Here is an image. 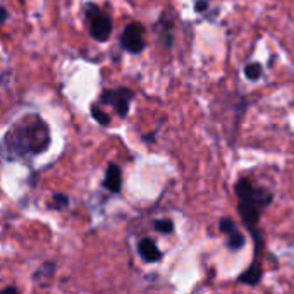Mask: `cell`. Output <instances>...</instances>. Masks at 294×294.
I'll list each match as a JSON object with an SVG mask.
<instances>
[{
	"mask_svg": "<svg viewBox=\"0 0 294 294\" xmlns=\"http://www.w3.org/2000/svg\"><path fill=\"white\" fill-rule=\"evenodd\" d=\"M4 144L14 155H38L50 144L48 127L38 116L26 117L19 124L12 126Z\"/></svg>",
	"mask_w": 294,
	"mask_h": 294,
	"instance_id": "1",
	"label": "cell"
},
{
	"mask_svg": "<svg viewBox=\"0 0 294 294\" xmlns=\"http://www.w3.org/2000/svg\"><path fill=\"white\" fill-rule=\"evenodd\" d=\"M86 18L89 21V33L96 41H107L112 33V21L104 11L89 4L86 9Z\"/></svg>",
	"mask_w": 294,
	"mask_h": 294,
	"instance_id": "2",
	"label": "cell"
},
{
	"mask_svg": "<svg viewBox=\"0 0 294 294\" xmlns=\"http://www.w3.org/2000/svg\"><path fill=\"white\" fill-rule=\"evenodd\" d=\"M133 96L134 93L129 88L121 86L116 89H105L104 95H102V102L107 105H112L119 117H126L129 114V105Z\"/></svg>",
	"mask_w": 294,
	"mask_h": 294,
	"instance_id": "3",
	"label": "cell"
},
{
	"mask_svg": "<svg viewBox=\"0 0 294 294\" xmlns=\"http://www.w3.org/2000/svg\"><path fill=\"white\" fill-rule=\"evenodd\" d=\"M144 29L141 24L131 23L127 24L124 33L121 36V46L129 54H139L144 48V38H143Z\"/></svg>",
	"mask_w": 294,
	"mask_h": 294,
	"instance_id": "4",
	"label": "cell"
},
{
	"mask_svg": "<svg viewBox=\"0 0 294 294\" xmlns=\"http://www.w3.org/2000/svg\"><path fill=\"white\" fill-rule=\"evenodd\" d=\"M242 222L246 224V227L251 229L258 224L260 220V207L253 202L251 198L248 200H239V207H237Z\"/></svg>",
	"mask_w": 294,
	"mask_h": 294,
	"instance_id": "5",
	"label": "cell"
},
{
	"mask_svg": "<svg viewBox=\"0 0 294 294\" xmlns=\"http://www.w3.org/2000/svg\"><path fill=\"white\" fill-rule=\"evenodd\" d=\"M138 253L146 263H155L162 258V251L159 250V246H157L152 239H148V237H144V239L139 241Z\"/></svg>",
	"mask_w": 294,
	"mask_h": 294,
	"instance_id": "6",
	"label": "cell"
},
{
	"mask_svg": "<svg viewBox=\"0 0 294 294\" xmlns=\"http://www.w3.org/2000/svg\"><path fill=\"white\" fill-rule=\"evenodd\" d=\"M104 186L107 187L109 191L112 193H119L122 187V172L119 169V165L116 164H109L107 172H105V179H104Z\"/></svg>",
	"mask_w": 294,
	"mask_h": 294,
	"instance_id": "7",
	"label": "cell"
},
{
	"mask_svg": "<svg viewBox=\"0 0 294 294\" xmlns=\"http://www.w3.org/2000/svg\"><path fill=\"white\" fill-rule=\"evenodd\" d=\"M262 275H263L262 267H260V263L255 262V263H251L244 272H242L237 280H239L241 284H246V285H257L260 280H262Z\"/></svg>",
	"mask_w": 294,
	"mask_h": 294,
	"instance_id": "8",
	"label": "cell"
},
{
	"mask_svg": "<svg viewBox=\"0 0 294 294\" xmlns=\"http://www.w3.org/2000/svg\"><path fill=\"white\" fill-rule=\"evenodd\" d=\"M236 194L239 200H248L251 198V194H253V189L255 187L251 186V182L248 181V179H239V181L236 182Z\"/></svg>",
	"mask_w": 294,
	"mask_h": 294,
	"instance_id": "9",
	"label": "cell"
},
{
	"mask_svg": "<svg viewBox=\"0 0 294 294\" xmlns=\"http://www.w3.org/2000/svg\"><path fill=\"white\" fill-rule=\"evenodd\" d=\"M227 246L232 251L241 250L242 246H244V236H242V234L237 231V229H234V231H231V232L227 234Z\"/></svg>",
	"mask_w": 294,
	"mask_h": 294,
	"instance_id": "10",
	"label": "cell"
},
{
	"mask_svg": "<svg viewBox=\"0 0 294 294\" xmlns=\"http://www.w3.org/2000/svg\"><path fill=\"white\" fill-rule=\"evenodd\" d=\"M244 74L248 79L257 81L260 79V76H262V66H260V64H248V66L244 67Z\"/></svg>",
	"mask_w": 294,
	"mask_h": 294,
	"instance_id": "11",
	"label": "cell"
},
{
	"mask_svg": "<svg viewBox=\"0 0 294 294\" xmlns=\"http://www.w3.org/2000/svg\"><path fill=\"white\" fill-rule=\"evenodd\" d=\"M155 229L159 232L162 234H170L174 231V222L172 220H169V219H159V220H155Z\"/></svg>",
	"mask_w": 294,
	"mask_h": 294,
	"instance_id": "12",
	"label": "cell"
},
{
	"mask_svg": "<svg viewBox=\"0 0 294 294\" xmlns=\"http://www.w3.org/2000/svg\"><path fill=\"white\" fill-rule=\"evenodd\" d=\"M91 116L95 117V121L98 122L100 126H109V122H110V117L107 116V114H104L100 109H96V107H91Z\"/></svg>",
	"mask_w": 294,
	"mask_h": 294,
	"instance_id": "13",
	"label": "cell"
},
{
	"mask_svg": "<svg viewBox=\"0 0 294 294\" xmlns=\"http://www.w3.org/2000/svg\"><path fill=\"white\" fill-rule=\"evenodd\" d=\"M219 229L222 232L229 234L231 231H234V229H236V224H234L232 219H229V217H222V219H220V222H219Z\"/></svg>",
	"mask_w": 294,
	"mask_h": 294,
	"instance_id": "14",
	"label": "cell"
},
{
	"mask_svg": "<svg viewBox=\"0 0 294 294\" xmlns=\"http://www.w3.org/2000/svg\"><path fill=\"white\" fill-rule=\"evenodd\" d=\"M54 205H55L57 210H62V208H66L67 205H69V198H67L66 194H62V193L54 194Z\"/></svg>",
	"mask_w": 294,
	"mask_h": 294,
	"instance_id": "15",
	"label": "cell"
},
{
	"mask_svg": "<svg viewBox=\"0 0 294 294\" xmlns=\"http://www.w3.org/2000/svg\"><path fill=\"white\" fill-rule=\"evenodd\" d=\"M250 231H251V234H253L255 251H257V255H258V253H260V250H262V244H263V242H262V234H260V232L257 231V229H253V227H251Z\"/></svg>",
	"mask_w": 294,
	"mask_h": 294,
	"instance_id": "16",
	"label": "cell"
},
{
	"mask_svg": "<svg viewBox=\"0 0 294 294\" xmlns=\"http://www.w3.org/2000/svg\"><path fill=\"white\" fill-rule=\"evenodd\" d=\"M207 7H208V0H196V6H194L196 12H203Z\"/></svg>",
	"mask_w": 294,
	"mask_h": 294,
	"instance_id": "17",
	"label": "cell"
},
{
	"mask_svg": "<svg viewBox=\"0 0 294 294\" xmlns=\"http://www.w3.org/2000/svg\"><path fill=\"white\" fill-rule=\"evenodd\" d=\"M7 16H9V14H7V11L4 9V7H0V24H2V23H6Z\"/></svg>",
	"mask_w": 294,
	"mask_h": 294,
	"instance_id": "18",
	"label": "cell"
},
{
	"mask_svg": "<svg viewBox=\"0 0 294 294\" xmlns=\"http://www.w3.org/2000/svg\"><path fill=\"white\" fill-rule=\"evenodd\" d=\"M2 292H18V287H14V285H9V287L2 289Z\"/></svg>",
	"mask_w": 294,
	"mask_h": 294,
	"instance_id": "19",
	"label": "cell"
}]
</instances>
